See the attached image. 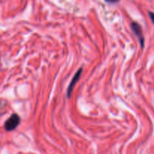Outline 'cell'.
I'll use <instances>...</instances> for the list:
<instances>
[{
    "mask_svg": "<svg viewBox=\"0 0 154 154\" xmlns=\"http://www.w3.org/2000/svg\"><path fill=\"white\" fill-rule=\"evenodd\" d=\"M20 118L17 114H13L5 123V129L8 132H11L16 129L20 124Z\"/></svg>",
    "mask_w": 154,
    "mask_h": 154,
    "instance_id": "6da1fadb",
    "label": "cell"
},
{
    "mask_svg": "<svg viewBox=\"0 0 154 154\" xmlns=\"http://www.w3.org/2000/svg\"><path fill=\"white\" fill-rule=\"evenodd\" d=\"M131 28H132V31L134 32L136 36L138 37V40H139L140 45H141V48H144V38L143 35V32L141 26L136 22H132L131 23Z\"/></svg>",
    "mask_w": 154,
    "mask_h": 154,
    "instance_id": "7a4b0ae2",
    "label": "cell"
},
{
    "mask_svg": "<svg viewBox=\"0 0 154 154\" xmlns=\"http://www.w3.org/2000/svg\"><path fill=\"white\" fill-rule=\"evenodd\" d=\"M81 73H82V68H81V69H78V72L75 73V75H74V77L72 78V81H71L70 84H69V87H68L67 93H66L68 99H69V98L71 97V96H72V91H73L74 87H75V86L76 85V84L78 83V81H79L80 77H81Z\"/></svg>",
    "mask_w": 154,
    "mask_h": 154,
    "instance_id": "3957f363",
    "label": "cell"
},
{
    "mask_svg": "<svg viewBox=\"0 0 154 154\" xmlns=\"http://www.w3.org/2000/svg\"><path fill=\"white\" fill-rule=\"evenodd\" d=\"M105 2L110 4H114V3H117L120 2V0H105Z\"/></svg>",
    "mask_w": 154,
    "mask_h": 154,
    "instance_id": "277c9868",
    "label": "cell"
},
{
    "mask_svg": "<svg viewBox=\"0 0 154 154\" xmlns=\"http://www.w3.org/2000/svg\"><path fill=\"white\" fill-rule=\"evenodd\" d=\"M149 16H150L152 22L154 23V13H153V12H149Z\"/></svg>",
    "mask_w": 154,
    "mask_h": 154,
    "instance_id": "5b68a950",
    "label": "cell"
}]
</instances>
